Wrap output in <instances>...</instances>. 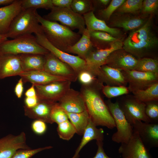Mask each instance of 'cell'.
Listing matches in <instances>:
<instances>
[{
	"instance_id": "cell-1",
	"label": "cell",
	"mask_w": 158,
	"mask_h": 158,
	"mask_svg": "<svg viewBox=\"0 0 158 158\" xmlns=\"http://www.w3.org/2000/svg\"><path fill=\"white\" fill-rule=\"evenodd\" d=\"M150 17L140 27L131 31L123 42V49L138 59L144 58L157 46L158 39Z\"/></svg>"
},
{
	"instance_id": "cell-2",
	"label": "cell",
	"mask_w": 158,
	"mask_h": 158,
	"mask_svg": "<svg viewBox=\"0 0 158 158\" xmlns=\"http://www.w3.org/2000/svg\"><path fill=\"white\" fill-rule=\"evenodd\" d=\"M81 93L90 118L96 126H105L110 129L116 127L114 119L107 104L95 89L85 87Z\"/></svg>"
},
{
	"instance_id": "cell-3",
	"label": "cell",
	"mask_w": 158,
	"mask_h": 158,
	"mask_svg": "<svg viewBox=\"0 0 158 158\" xmlns=\"http://www.w3.org/2000/svg\"><path fill=\"white\" fill-rule=\"evenodd\" d=\"M37 18L49 41L60 50L66 51L80 39L81 35L56 22L47 20L38 13Z\"/></svg>"
},
{
	"instance_id": "cell-4",
	"label": "cell",
	"mask_w": 158,
	"mask_h": 158,
	"mask_svg": "<svg viewBox=\"0 0 158 158\" xmlns=\"http://www.w3.org/2000/svg\"><path fill=\"white\" fill-rule=\"evenodd\" d=\"M37 9H23L12 22L6 34L8 38L13 39L26 35L43 32L37 18Z\"/></svg>"
},
{
	"instance_id": "cell-5",
	"label": "cell",
	"mask_w": 158,
	"mask_h": 158,
	"mask_svg": "<svg viewBox=\"0 0 158 158\" xmlns=\"http://www.w3.org/2000/svg\"><path fill=\"white\" fill-rule=\"evenodd\" d=\"M49 52L37 42L32 34L21 35L7 40L0 44V55L39 54L45 55Z\"/></svg>"
},
{
	"instance_id": "cell-6",
	"label": "cell",
	"mask_w": 158,
	"mask_h": 158,
	"mask_svg": "<svg viewBox=\"0 0 158 158\" xmlns=\"http://www.w3.org/2000/svg\"><path fill=\"white\" fill-rule=\"evenodd\" d=\"M43 17L49 21L59 22L72 30L77 29L81 35L86 28L83 16L75 13L71 8L54 6L49 13Z\"/></svg>"
},
{
	"instance_id": "cell-7",
	"label": "cell",
	"mask_w": 158,
	"mask_h": 158,
	"mask_svg": "<svg viewBox=\"0 0 158 158\" xmlns=\"http://www.w3.org/2000/svg\"><path fill=\"white\" fill-rule=\"evenodd\" d=\"M107 105L114 119L117 130L112 135V140L118 143L127 142L133 134V126L126 119L117 101L114 103L108 100Z\"/></svg>"
},
{
	"instance_id": "cell-8",
	"label": "cell",
	"mask_w": 158,
	"mask_h": 158,
	"mask_svg": "<svg viewBox=\"0 0 158 158\" xmlns=\"http://www.w3.org/2000/svg\"><path fill=\"white\" fill-rule=\"evenodd\" d=\"M38 43L57 58L69 65L78 74L81 71L88 70L85 61L77 56L68 53L57 48L47 40L43 32L35 34Z\"/></svg>"
},
{
	"instance_id": "cell-9",
	"label": "cell",
	"mask_w": 158,
	"mask_h": 158,
	"mask_svg": "<svg viewBox=\"0 0 158 158\" xmlns=\"http://www.w3.org/2000/svg\"><path fill=\"white\" fill-rule=\"evenodd\" d=\"M123 46V42L119 39L111 43L105 48L91 50L84 60L88 70L99 76L101 67L105 64L110 54L114 51L122 49Z\"/></svg>"
},
{
	"instance_id": "cell-10",
	"label": "cell",
	"mask_w": 158,
	"mask_h": 158,
	"mask_svg": "<svg viewBox=\"0 0 158 158\" xmlns=\"http://www.w3.org/2000/svg\"><path fill=\"white\" fill-rule=\"evenodd\" d=\"M126 119L131 125L136 120L150 123L145 113L146 104L133 96L126 97L117 101Z\"/></svg>"
},
{
	"instance_id": "cell-11",
	"label": "cell",
	"mask_w": 158,
	"mask_h": 158,
	"mask_svg": "<svg viewBox=\"0 0 158 158\" xmlns=\"http://www.w3.org/2000/svg\"><path fill=\"white\" fill-rule=\"evenodd\" d=\"M69 80L54 82L43 85H35L37 95L40 99L56 103L70 89Z\"/></svg>"
},
{
	"instance_id": "cell-12",
	"label": "cell",
	"mask_w": 158,
	"mask_h": 158,
	"mask_svg": "<svg viewBox=\"0 0 158 158\" xmlns=\"http://www.w3.org/2000/svg\"><path fill=\"white\" fill-rule=\"evenodd\" d=\"M127 83L129 91L132 92L145 89L158 82V74L135 70L122 71Z\"/></svg>"
},
{
	"instance_id": "cell-13",
	"label": "cell",
	"mask_w": 158,
	"mask_h": 158,
	"mask_svg": "<svg viewBox=\"0 0 158 158\" xmlns=\"http://www.w3.org/2000/svg\"><path fill=\"white\" fill-rule=\"evenodd\" d=\"M44 55V71L52 75L65 78L71 82L76 80L77 74L69 65L50 52Z\"/></svg>"
},
{
	"instance_id": "cell-14",
	"label": "cell",
	"mask_w": 158,
	"mask_h": 158,
	"mask_svg": "<svg viewBox=\"0 0 158 158\" xmlns=\"http://www.w3.org/2000/svg\"><path fill=\"white\" fill-rule=\"evenodd\" d=\"M118 152L121 154L122 158H151L149 150L141 140L138 133L134 130L128 141L121 143Z\"/></svg>"
},
{
	"instance_id": "cell-15",
	"label": "cell",
	"mask_w": 158,
	"mask_h": 158,
	"mask_svg": "<svg viewBox=\"0 0 158 158\" xmlns=\"http://www.w3.org/2000/svg\"><path fill=\"white\" fill-rule=\"evenodd\" d=\"M26 138L22 132L17 135L10 134L0 138V158H11L18 150L30 148L26 144Z\"/></svg>"
},
{
	"instance_id": "cell-16",
	"label": "cell",
	"mask_w": 158,
	"mask_h": 158,
	"mask_svg": "<svg viewBox=\"0 0 158 158\" xmlns=\"http://www.w3.org/2000/svg\"><path fill=\"white\" fill-rule=\"evenodd\" d=\"M132 125L138 133L141 140L149 150L158 147V123L135 121Z\"/></svg>"
},
{
	"instance_id": "cell-17",
	"label": "cell",
	"mask_w": 158,
	"mask_h": 158,
	"mask_svg": "<svg viewBox=\"0 0 158 158\" xmlns=\"http://www.w3.org/2000/svg\"><path fill=\"white\" fill-rule=\"evenodd\" d=\"M138 60L122 49L111 53L107 58L105 64L122 70H134Z\"/></svg>"
},
{
	"instance_id": "cell-18",
	"label": "cell",
	"mask_w": 158,
	"mask_h": 158,
	"mask_svg": "<svg viewBox=\"0 0 158 158\" xmlns=\"http://www.w3.org/2000/svg\"><path fill=\"white\" fill-rule=\"evenodd\" d=\"M57 103L65 112L79 113L86 110L85 101L81 93L70 88Z\"/></svg>"
},
{
	"instance_id": "cell-19",
	"label": "cell",
	"mask_w": 158,
	"mask_h": 158,
	"mask_svg": "<svg viewBox=\"0 0 158 158\" xmlns=\"http://www.w3.org/2000/svg\"><path fill=\"white\" fill-rule=\"evenodd\" d=\"M22 72L19 54L0 55V79L19 75Z\"/></svg>"
},
{
	"instance_id": "cell-20",
	"label": "cell",
	"mask_w": 158,
	"mask_h": 158,
	"mask_svg": "<svg viewBox=\"0 0 158 158\" xmlns=\"http://www.w3.org/2000/svg\"><path fill=\"white\" fill-rule=\"evenodd\" d=\"M55 103L39 99L37 104L32 108L24 106L25 115L29 118L52 124L53 123L51 118V114Z\"/></svg>"
},
{
	"instance_id": "cell-21",
	"label": "cell",
	"mask_w": 158,
	"mask_h": 158,
	"mask_svg": "<svg viewBox=\"0 0 158 158\" xmlns=\"http://www.w3.org/2000/svg\"><path fill=\"white\" fill-rule=\"evenodd\" d=\"M22 0H14L12 3L0 8V34H6L15 18L23 10Z\"/></svg>"
},
{
	"instance_id": "cell-22",
	"label": "cell",
	"mask_w": 158,
	"mask_h": 158,
	"mask_svg": "<svg viewBox=\"0 0 158 158\" xmlns=\"http://www.w3.org/2000/svg\"><path fill=\"white\" fill-rule=\"evenodd\" d=\"M19 75L23 82H29L34 85H43L55 81L68 80L42 70L23 72Z\"/></svg>"
},
{
	"instance_id": "cell-23",
	"label": "cell",
	"mask_w": 158,
	"mask_h": 158,
	"mask_svg": "<svg viewBox=\"0 0 158 158\" xmlns=\"http://www.w3.org/2000/svg\"><path fill=\"white\" fill-rule=\"evenodd\" d=\"M83 16L86 28L89 31L105 32L117 38L121 35V32L119 30L109 26L104 20L97 18L93 11L83 15Z\"/></svg>"
},
{
	"instance_id": "cell-24",
	"label": "cell",
	"mask_w": 158,
	"mask_h": 158,
	"mask_svg": "<svg viewBox=\"0 0 158 158\" xmlns=\"http://www.w3.org/2000/svg\"><path fill=\"white\" fill-rule=\"evenodd\" d=\"M99 77L107 83L108 85L126 86L127 83L122 73V70L110 67L107 65L102 66L100 68Z\"/></svg>"
},
{
	"instance_id": "cell-25",
	"label": "cell",
	"mask_w": 158,
	"mask_h": 158,
	"mask_svg": "<svg viewBox=\"0 0 158 158\" xmlns=\"http://www.w3.org/2000/svg\"><path fill=\"white\" fill-rule=\"evenodd\" d=\"M104 131L102 128H98L92 122L90 118L88 124L83 135L81 142L75 152L71 158H79V153L82 148L90 141L94 140L103 141Z\"/></svg>"
},
{
	"instance_id": "cell-26",
	"label": "cell",
	"mask_w": 158,
	"mask_h": 158,
	"mask_svg": "<svg viewBox=\"0 0 158 158\" xmlns=\"http://www.w3.org/2000/svg\"><path fill=\"white\" fill-rule=\"evenodd\" d=\"M92 47L89 31L86 28L78 41L69 47L66 52L77 54L78 56L85 60L87 54L92 50Z\"/></svg>"
},
{
	"instance_id": "cell-27",
	"label": "cell",
	"mask_w": 158,
	"mask_h": 158,
	"mask_svg": "<svg viewBox=\"0 0 158 158\" xmlns=\"http://www.w3.org/2000/svg\"><path fill=\"white\" fill-rule=\"evenodd\" d=\"M23 72L44 70L45 55L39 54H19Z\"/></svg>"
},
{
	"instance_id": "cell-28",
	"label": "cell",
	"mask_w": 158,
	"mask_h": 158,
	"mask_svg": "<svg viewBox=\"0 0 158 158\" xmlns=\"http://www.w3.org/2000/svg\"><path fill=\"white\" fill-rule=\"evenodd\" d=\"M147 20L138 17L123 16L114 20L111 26L122 28L126 31H132L141 27Z\"/></svg>"
},
{
	"instance_id": "cell-29",
	"label": "cell",
	"mask_w": 158,
	"mask_h": 158,
	"mask_svg": "<svg viewBox=\"0 0 158 158\" xmlns=\"http://www.w3.org/2000/svg\"><path fill=\"white\" fill-rule=\"evenodd\" d=\"M66 113L76 133L80 135H83L90 119L87 110L79 113Z\"/></svg>"
},
{
	"instance_id": "cell-30",
	"label": "cell",
	"mask_w": 158,
	"mask_h": 158,
	"mask_svg": "<svg viewBox=\"0 0 158 158\" xmlns=\"http://www.w3.org/2000/svg\"><path fill=\"white\" fill-rule=\"evenodd\" d=\"M132 92L136 99L144 103L157 101L158 82L145 89L138 90Z\"/></svg>"
},
{
	"instance_id": "cell-31",
	"label": "cell",
	"mask_w": 158,
	"mask_h": 158,
	"mask_svg": "<svg viewBox=\"0 0 158 158\" xmlns=\"http://www.w3.org/2000/svg\"><path fill=\"white\" fill-rule=\"evenodd\" d=\"M89 31L92 46H95L98 48H99L100 44L111 43L120 39L105 32L92 30Z\"/></svg>"
},
{
	"instance_id": "cell-32",
	"label": "cell",
	"mask_w": 158,
	"mask_h": 158,
	"mask_svg": "<svg viewBox=\"0 0 158 158\" xmlns=\"http://www.w3.org/2000/svg\"><path fill=\"white\" fill-rule=\"evenodd\" d=\"M135 70L158 74V61L157 59L144 57L138 59Z\"/></svg>"
},
{
	"instance_id": "cell-33",
	"label": "cell",
	"mask_w": 158,
	"mask_h": 158,
	"mask_svg": "<svg viewBox=\"0 0 158 158\" xmlns=\"http://www.w3.org/2000/svg\"><path fill=\"white\" fill-rule=\"evenodd\" d=\"M21 5L23 9L34 8L51 10L54 6L52 0H22Z\"/></svg>"
},
{
	"instance_id": "cell-34",
	"label": "cell",
	"mask_w": 158,
	"mask_h": 158,
	"mask_svg": "<svg viewBox=\"0 0 158 158\" xmlns=\"http://www.w3.org/2000/svg\"><path fill=\"white\" fill-rule=\"evenodd\" d=\"M57 132L60 138L69 140L76 133L75 129L68 120L58 124Z\"/></svg>"
},
{
	"instance_id": "cell-35",
	"label": "cell",
	"mask_w": 158,
	"mask_h": 158,
	"mask_svg": "<svg viewBox=\"0 0 158 158\" xmlns=\"http://www.w3.org/2000/svg\"><path fill=\"white\" fill-rule=\"evenodd\" d=\"M143 0H127L117 9L120 13H136L142 9Z\"/></svg>"
},
{
	"instance_id": "cell-36",
	"label": "cell",
	"mask_w": 158,
	"mask_h": 158,
	"mask_svg": "<svg viewBox=\"0 0 158 158\" xmlns=\"http://www.w3.org/2000/svg\"><path fill=\"white\" fill-rule=\"evenodd\" d=\"M71 8L75 13L83 16L92 11V2L89 0H73Z\"/></svg>"
},
{
	"instance_id": "cell-37",
	"label": "cell",
	"mask_w": 158,
	"mask_h": 158,
	"mask_svg": "<svg viewBox=\"0 0 158 158\" xmlns=\"http://www.w3.org/2000/svg\"><path fill=\"white\" fill-rule=\"evenodd\" d=\"M102 90L104 95L108 98H111L124 95L127 94L129 90L126 86H103Z\"/></svg>"
},
{
	"instance_id": "cell-38",
	"label": "cell",
	"mask_w": 158,
	"mask_h": 158,
	"mask_svg": "<svg viewBox=\"0 0 158 158\" xmlns=\"http://www.w3.org/2000/svg\"><path fill=\"white\" fill-rule=\"evenodd\" d=\"M145 113L150 123H158V103L157 101L145 103Z\"/></svg>"
},
{
	"instance_id": "cell-39",
	"label": "cell",
	"mask_w": 158,
	"mask_h": 158,
	"mask_svg": "<svg viewBox=\"0 0 158 158\" xmlns=\"http://www.w3.org/2000/svg\"><path fill=\"white\" fill-rule=\"evenodd\" d=\"M51 118L53 123L58 124L68 120V118L65 112L56 103L54 105L51 114Z\"/></svg>"
},
{
	"instance_id": "cell-40",
	"label": "cell",
	"mask_w": 158,
	"mask_h": 158,
	"mask_svg": "<svg viewBox=\"0 0 158 158\" xmlns=\"http://www.w3.org/2000/svg\"><path fill=\"white\" fill-rule=\"evenodd\" d=\"M125 0H113L105 8L99 11V16L106 20H108L113 13L125 2Z\"/></svg>"
},
{
	"instance_id": "cell-41",
	"label": "cell",
	"mask_w": 158,
	"mask_h": 158,
	"mask_svg": "<svg viewBox=\"0 0 158 158\" xmlns=\"http://www.w3.org/2000/svg\"><path fill=\"white\" fill-rule=\"evenodd\" d=\"M52 147L46 146L35 149H22L18 150L11 158H30L37 153L43 150L50 149Z\"/></svg>"
},
{
	"instance_id": "cell-42",
	"label": "cell",
	"mask_w": 158,
	"mask_h": 158,
	"mask_svg": "<svg viewBox=\"0 0 158 158\" xmlns=\"http://www.w3.org/2000/svg\"><path fill=\"white\" fill-rule=\"evenodd\" d=\"M95 76L92 72L88 70L81 71L78 74L77 78L79 81L84 85H90L96 81Z\"/></svg>"
},
{
	"instance_id": "cell-43",
	"label": "cell",
	"mask_w": 158,
	"mask_h": 158,
	"mask_svg": "<svg viewBox=\"0 0 158 158\" xmlns=\"http://www.w3.org/2000/svg\"><path fill=\"white\" fill-rule=\"evenodd\" d=\"M158 7V0H145L143 1L141 9L144 13L151 14L156 12Z\"/></svg>"
},
{
	"instance_id": "cell-44",
	"label": "cell",
	"mask_w": 158,
	"mask_h": 158,
	"mask_svg": "<svg viewBox=\"0 0 158 158\" xmlns=\"http://www.w3.org/2000/svg\"><path fill=\"white\" fill-rule=\"evenodd\" d=\"M31 128L34 133L38 135H41L46 132L47 126L44 122L36 119L32 122Z\"/></svg>"
},
{
	"instance_id": "cell-45",
	"label": "cell",
	"mask_w": 158,
	"mask_h": 158,
	"mask_svg": "<svg viewBox=\"0 0 158 158\" xmlns=\"http://www.w3.org/2000/svg\"><path fill=\"white\" fill-rule=\"evenodd\" d=\"M97 150L95 156L92 158H111L109 157L105 153L103 147V142L102 141H96Z\"/></svg>"
},
{
	"instance_id": "cell-46",
	"label": "cell",
	"mask_w": 158,
	"mask_h": 158,
	"mask_svg": "<svg viewBox=\"0 0 158 158\" xmlns=\"http://www.w3.org/2000/svg\"><path fill=\"white\" fill-rule=\"evenodd\" d=\"M73 0H52L54 6L61 8H71Z\"/></svg>"
},
{
	"instance_id": "cell-47",
	"label": "cell",
	"mask_w": 158,
	"mask_h": 158,
	"mask_svg": "<svg viewBox=\"0 0 158 158\" xmlns=\"http://www.w3.org/2000/svg\"><path fill=\"white\" fill-rule=\"evenodd\" d=\"M39 100L37 96L34 97H26L24 100L25 106L28 108H32L36 105Z\"/></svg>"
},
{
	"instance_id": "cell-48",
	"label": "cell",
	"mask_w": 158,
	"mask_h": 158,
	"mask_svg": "<svg viewBox=\"0 0 158 158\" xmlns=\"http://www.w3.org/2000/svg\"><path fill=\"white\" fill-rule=\"evenodd\" d=\"M23 81L21 78L16 85L14 91L15 94L19 98L21 97L23 91Z\"/></svg>"
},
{
	"instance_id": "cell-49",
	"label": "cell",
	"mask_w": 158,
	"mask_h": 158,
	"mask_svg": "<svg viewBox=\"0 0 158 158\" xmlns=\"http://www.w3.org/2000/svg\"><path fill=\"white\" fill-rule=\"evenodd\" d=\"M26 97H34L37 96L35 85L32 84V86L25 93Z\"/></svg>"
},
{
	"instance_id": "cell-50",
	"label": "cell",
	"mask_w": 158,
	"mask_h": 158,
	"mask_svg": "<svg viewBox=\"0 0 158 158\" xmlns=\"http://www.w3.org/2000/svg\"><path fill=\"white\" fill-rule=\"evenodd\" d=\"M14 0H0V5H8L13 2Z\"/></svg>"
},
{
	"instance_id": "cell-51",
	"label": "cell",
	"mask_w": 158,
	"mask_h": 158,
	"mask_svg": "<svg viewBox=\"0 0 158 158\" xmlns=\"http://www.w3.org/2000/svg\"><path fill=\"white\" fill-rule=\"evenodd\" d=\"M8 40V38L6 34H0V44Z\"/></svg>"
},
{
	"instance_id": "cell-52",
	"label": "cell",
	"mask_w": 158,
	"mask_h": 158,
	"mask_svg": "<svg viewBox=\"0 0 158 158\" xmlns=\"http://www.w3.org/2000/svg\"><path fill=\"white\" fill-rule=\"evenodd\" d=\"M99 2L102 4L106 6L108 5L109 3V0H99L98 1Z\"/></svg>"
}]
</instances>
